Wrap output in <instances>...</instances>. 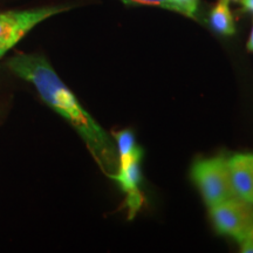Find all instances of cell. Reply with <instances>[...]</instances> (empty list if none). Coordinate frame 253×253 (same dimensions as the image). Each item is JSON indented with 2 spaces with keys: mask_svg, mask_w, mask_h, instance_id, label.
I'll return each instance as SVG.
<instances>
[{
  "mask_svg": "<svg viewBox=\"0 0 253 253\" xmlns=\"http://www.w3.org/2000/svg\"><path fill=\"white\" fill-rule=\"evenodd\" d=\"M231 0H218L211 9L210 25L221 36H233L236 33L235 20L230 9Z\"/></svg>",
  "mask_w": 253,
  "mask_h": 253,
  "instance_id": "obj_8",
  "label": "cell"
},
{
  "mask_svg": "<svg viewBox=\"0 0 253 253\" xmlns=\"http://www.w3.org/2000/svg\"><path fill=\"white\" fill-rule=\"evenodd\" d=\"M7 66L14 74L33 84L41 99L79 132L94 160L107 176L119 170V155L106 131L93 119L72 90L63 84L45 56L17 54Z\"/></svg>",
  "mask_w": 253,
  "mask_h": 253,
  "instance_id": "obj_1",
  "label": "cell"
},
{
  "mask_svg": "<svg viewBox=\"0 0 253 253\" xmlns=\"http://www.w3.org/2000/svg\"><path fill=\"white\" fill-rule=\"evenodd\" d=\"M71 8V6H47L26 11L0 13V58L17 45L38 24L53 15L69 11Z\"/></svg>",
  "mask_w": 253,
  "mask_h": 253,
  "instance_id": "obj_3",
  "label": "cell"
},
{
  "mask_svg": "<svg viewBox=\"0 0 253 253\" xmlns=\"http://www.w3.org/2000/svg\"><path fill=\"white\" fill-rule=\"evenodd\" d=\"M114 138L118 143L119 168L131 163L132 161H141L143 157V150L136 144L135 135L129 129L114 132Z\"/></svg>",
  "mask_w": 253,
  "mask_h": 253,
  "instance_id": "obj_7",
  "label": "cell"
},
{
  "mask_svg": "<svg viewBox=\"0 0 253 253\" xmlns=\"http://www.w3.org/2000/svg\"><path fill=\"white\" fill-rule=\"evenodd\" d=\"M248 49L250 50V52H253V26H252L251 34H250V38L248 41Z\"/></svg>",
  "mask_w": 253,
  "mask_h": 253,
  "instance_id": "obj_13",
  "label": "cell"
},
{
  "mask_svg": "<svg viewBox=\"0 0 253 253\" xmlns=\"http://www.w3.org/2000/svg\"><path fill=\"white\" fill-rule=\"evenodd\" d=\"M210 209L217 232L240 243L253 229V204L232 197Z\"/></svg>",
  "mask_w": 253,
  "mask_h": 253,
  "instance_id": "obj_4",
  "label": "cell"
},
{
  "mask_svg": "<svg viewBox=\"0 0 253 253\" xmlns=\"http://www.w3.org/2000/svg\"><path fill=\"white\" fill-rule=\"evenodd\" d=\"M175 4L177 13H181L192 19L196 18L199 0H175Z\"/></svg>",
  "mask_w": 253,
  "mask_h": 253,
  "instance_id": "obj_9",
  "label": "cell"
},
{
  "mask_svg": "<svg viewBox=\"0 0 253 253\" xmlns=\"http://www.w3.org/2000/svg\"><path fill=\"white\" fill-rule=\"evenodd\" d=\"M227 168L235 197L253 204V154H235Z\"/></svg>",
  "mask_w": 253,
  "mask_h": 253,
  "instance_id": "obj_5",
  "label": "cell"
},
{
  "mask_svg": "<svg viewBox=\"0 0 253 253\" xmlns=\"http://www.w3.org/2000/svg\"><path fill=\"white\" fill-rule=\"evenodd\" d=\"M240 244V251L243 253H253V229L248 236L245 237Z\"/></svg>",
  "mask_w": 253,
  "mask_h": 253,
  "instance_id": "obj_11",
  "label": "cell"
},
{
  "mask_svg": "<svg viewBox=\"0 0 253 253\" xmlns=\"http://www.w3.org/2000/svg\"><path fill=\"white\" fill-rule=\"evenodd\" d=\"M191 178L201 191L208 208L235 197L226 157L217 156L197 161L192 166Z\"/></svg>",
  "mask_w": 253,
  "mask_h": 253,
  "instance_id": "obj_2",
  "label": "cell"
},
{
  "mask_svg": "<svg viewBox=\"0 0 253 253\" xmlns=\"http://www.w3.org/2000/svg\"><path fill=\"white\" fill-rule=\"evenodd\" d=\"M140 163L141 161H132L131 163L126 164L125 167H120L118 171L108 176L118 182L126 194V205L129 208L130 217L135 216L143 202V197L138 189L141 182Z\"/></svg>",
  "mask_w": 253,
  "mask_h": 253,
  "instance_id": "obj_6",
  "label": "cell"
},
{
  "mask_svg": "<svg viewBox=\"0 0 253 253\" xmlns=\"http://www.w3.org/2000/svg\"><path fill=\"white\" fill-rule=\"evenodd\" d=\"M126 5H148V6H158L167 9H171L176 12L175 0H122Z\"/></svg>",
  "mask_w": 253,
  "mask_h": 253,
  "instance_id": "obj_10",
  "label": "cell"
},
{
  "mask_svg": "<svg viewBox=\"0 0 253 253\" xmlns=\"http://www.w3.org/2000/svg\"><path fill=\"white\" fill-rule=\"evenodd\" d=\"M233 1L239 2L242 7L244 8V11L253 13V0H233Z\"/></svg>",
  "mask_w": 253,
  "mask_h": 253,
  "instance_id": "obj_12",
  "label": "cell"
}]
</instances>
